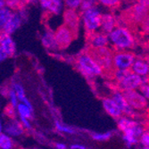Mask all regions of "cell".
Returning <instances> with one entry per match:
<instances>
[{
	"label": "cell",
	"mask_w": 149,
	"mask_h": 149,
	"mask_svg": "<svg viewBox=\"0 0 149 149\" xmlns=\"http://www.w3.org/2000/svg\"><path fill=\"white\" fill-rule=\"evenodd\" d=\"M90 57L96 62L102 69L103 74L104 73L107 76H112L114 72V68L113 64V52L111 48L107 47L98 48V49H91L88 48L86 51Z\"/></svg>",
	"instance_id": "1"
},
{
	"label": "cell",
	"mask_w": 149,
	"mask_h": 149,
	"mask_svg": "<svg viewBox=\"0 0 149 149\" xmlns=\"http://www.w3.org/2000/svg\"><path fill=\"white\" fill-rule=\"evenodd\" d=\"M108 40H110L118 51H126L131 49L135 46L134 36L127 27H116V28L108 34Z\"/></svg>",
	"instance_id": "2"
},
{
	"label": "cell",
	"mask_w": 149,
	"mask_h": 149,
	"mask_svg": "<svg viewBox=\"0 0 149 149\" xmlns=\"http://www.w3.org/2000/svg\"><path fill=\"white\" fill-rule=\"evenodd\" d=\"M76 63L79 72L87 78H92L103 74L100 66L90 57L86 51L78 56Z\"/></svg>",
	"instance_id": "3"
},
{
	"label": "cell",
	"mask_w": 149,
	"mask_h": 149,
	"mask_svg": "<svg viewBox=\"0 0 149 149\" xmlns=\"http://www.w3.org/2000/svg\"><path fill=\"white\" fill-rule=\"evenodd\" d=\"M148 1H139L138 4L131 6L125 13L126 17L123 20L131 24H142L148 20Z\"/></svg>",
	"instance_id": "4"
},
{
	"label": "cell",
	"mask_w": 149,
	"mask_h": 149,
	"mask_svg": "<svg viewBox=\"0 0 149 149\" xmlns=\"http://www.w3.org/2000/svg\"><path fill=\"white\" fill-rule=\"evenodd\" d=\"M101 15L102 13L97 6L81 12V15H79V16H81L83 20L84 27L88 31V34L96 32V31L100 28Z\"/></svg>",
	"instance_id": "5"
},
{
	"label": "cell",
	"mask_w": 149,
	"mask_h": 149,
	"mask_svg": "<svg viewBox=\"0 0 149 149\" xmlns=\"http://www.w3.org/2000/svg\"><path fill=\"white\" fill-rule=\"evenodd\" d=\"M136 59L133 53L129 51H116L113 53V64L114 70H130Z\"/></svg>",
	"instance_id": "6"
},
{
	"label": "cell",
	"mask_w": 149,
	"mask_h": 149,
	"mask_svg": "<svg viewBox=\"0 0 149 149\" xmlns=\"http://www.w3.org/2000/svg\"><path fill=\"white\" fill-rule=\"evenodd\" d=\"M121 93L128 104L134 111H144L147 108V100L137 90H125Z\"/></svg>",
	"instance_id": "7"
},
{
	"label": "cell",
	"mask_w": 149,
	"mask_h": 149,
	"mask_svg": "<svg viewBox=\"0 0 149 149\" xmlns=\"http://www.w3.org/2000/svg\"><path fill=\"white\" fill-rule=\"evenodd\" d=\"M54 34H55V38L58 49L66 48L73 41V38H75V35L64 25L60 26L56 31V32H54Z\"/></svg>",
	"instance_id": "8"
},
{
	"label": "cell",
	"mask_w": 149,
	"mask_h": 149,
	"mask_svg": "<svg viewBox=\"0 0 149 149\" xmlns=\"http://www.w3.org/2000/svg\"><path fill=\"white\" fill-rule=\"evenodd\" d=\"M144 82H145V79L142 77L135 74L131 72L130 74H128L123 80H121L120 82L117 83V85L120 92H123L125 90H136Z\"/></svg>",
	"instance_id": "9"
},
{
	"label": "cell",
	"mask_w": 149,
	"mask_h": 149,
	"mask_svg": "<svg viewBox=\"0 0 149 149\" xmlns=\"http://www.w3.org/2000/svg\"><path fill=\"white\" fill-rule=\"evenodd\" d=\"M25 15H26V12L23 11V9H21L17 12H13V15L11 16V18L6 24L2 32L8 34V35L13 34L16 30H18L19 27L22 25L23 20L25 19Z\"/></svg>",
	"instance_id": "10"
},
{
	"label": "cell",
	"mask_w": 149,
	"mask_h": 149,
	"mask_svg": "<svg viewBox=\"0 0 149 149\" xmlns=\"http://www.w3.org/2000/svg\"><path fill=\"white\" fill-rule=\"evenodd\" d=\"M63 20H64L63 25L67 27L76 37L79 31V27L80 23L79 15L76 11L65 9L63 13Z\"/></svg>",
	"instance_id": "11"
},
{
	"label": "cell",
	"mask_w": 149,
	"mask_h": 149,
	"mask_svg": "<svg viewBox=\"0 0 149 149\" xmlns=\"http://www.w3.org/2000/svg\"><path fill=\"white\" fill-rule=\"evenodd\" d=\"M112 99L115 102V104L118 105L120 110L121 111V113H123L126 117L132 118L136 115V113L132 109V108L128 104L127 101L125 100L123 93L119 90H115L113 93Z\"/></svg>",
	"instance_id": "12"
},
{
	"label": "cell",
	"mask_w": 149,
	"mask_h": 149,
	"mask_svg": "<svg viewBox=\"0 0 149 149\" xmlns=\"http://www.w3.org/2000/svg\"><path fill=\"white\" fill-rule=\"evenodd\" d=\"M88 43L89 48L91 49H98L107 47L109 44L107 35L102 32H93L88 36Z\"/></svg>",
	"instance_id": "13"
},
{
	"label": "cell",
	"mask_w": 149,
	"mask_h": 149,
	"mask_svg": "<svg viewBox=\"0 0 149 149\" xmlns=\"http://www.w3.org/2000/svg\"><path fill=\"white\" fill-rule=\"evenodd\" d=\"M117 27V20L112 13H102L100 28L102 33L109 34Z\"/></svg>",
	"instance_id": "14"
},
{
	"label": "cell",
	"mask_w": 149,
	"mask_h": 149,
	"mask_svg": "<svg viewBox=\"0 0 149 149\" xmlns=\"http://www.w3.org/2000/svg\"><path fill=\"white\" fill-rule=\"evenodd\" d=\"M0 47L6 52L8 57L13 56L16 51L15 44L13 42L11 35L6 34L4 32H0Z\"/></svg>",
	"instance_id": "15"
},
{
	"label": "cell",
	"mask_w": 149,
	"mask_h": 149,
	"mask_svg": "<svg viewBox=\"0 0 149 149\" xmlns=\"http://www.w3.org/2000/svg\"><path fill=\"white\" fill-rule=\"evenodd\" d=\"M102 103H103V107H104V111L110 116H112L117 120L120 117L123 116V113H121V111L120 110V108L118 107V105L115 104V102L112 98L104 97V98H103Z\"/></svg>",
	"instance_id": "16"
},
{
	"label": "cell",
	"mask_w": 149,
	"mask_h": 149,
	"mask_svg": "<svg viewBox=\"0 0 149 149\" xmlns=\"http://www.w3.org/2000/svg\"><path fill=\"white\" fill-rule=\"evenodd\" d=\"M3 130L6 132L5 134H6L9 137H19L24 132V129L22 126L21 123L15 120H13L7 123Z\"/></svg>",
	"instance_id": "17"
},
{
	"label": "cell",
	"mask_w": 149,
	"mask_h": 149,
	"mask_svg": "<svg viewBox=\"0 0 149 149\" xmlns=\"http://www.w3.org/2000/svg\"><path fill=\"white\" fill-rule=\"evenodd\" d=\"M131 72L135 74H137L140 77H146L149 71V66L147 61H145V59L142 58H137L135 59L131 68Z\"/></svg>",
	"instance_id": "18"
},
{
	"label": "cell",
	"mask_w": 149,
	"mask_h": 149,
	"mask_svg": "<svg viewBox=\"0 0 149 149\" xmlns=\"http://www.w3.org/2000/svg\"><path fill=\"white\" fill-rule=\"evenodd\" d=\"M40 6L43 9L49 11L51 13L59 15L63 10V2L61 0H41Z\"/></svg>",
	"instance_id": "19"
},
{
	"label": "cell",
	"mask_w": 149,
	"mask_h": 149,
	"mask_svg": "<svg viewBox=\"0 0 149 149\" xmlns=\"http://www.w3.org/2000/svg\"><path fill=\"white\" fill-rule=\"evenodd\" d=\"M41 41L43 46L49 50H56L58 49L57 44L56 42V38H55V34L52 31H47L42 38H41Z\"/></svg>",
	"instance_id": "20"
},
{
	"label": "cell",
	"mask_w": 149,
	"mask_h": 149,
	"mask_svg": "<svg viewBox=\"0 0 149 149\" xmlns=\"http://www.w3.org/2000/svg\"><path fill=\"white\" fill-rule=\"evenodd\" d=\"M138 123L136 120H132L131 118H129V117H126V116H121L118 119V121H117V124H118V129L120 130V131H125L126 130L128 129H130L132 128L133 126L136 125Z\"/></svg>",
	"instance_id": "21"
},
{
	"label": "cell",
	"mask_w": 149,
	"mask_h": 149,
	"mask_svg": "<svg viewBox=\"0 0 149 149\" xmlns=\"http://www.w3.org/2000/svg\"><path fill=\"white\" fill-rule=\"evenodd\" d=\"M13 12L6 6L0 9V32H2L6 24L13 15Z\"/></svg>",
	"instance_id": "22"
},
{
	"label": "cell",
	"mask_w": 149,
	"mask_h": 149,
	"mask_svg": "<svg viewBox=\"0 0 149 149\" xmlns=\"http://www.w3.org/2000/svg\"><path fill=\"white\" fill-rule=\"evenodd\" d=\"M17 113L19 114L20 117H23L26 119H31L32 118V114H33V110L29 108L27 105H25L22 103H19L17 107Z\"/></svg>",
	"instance_id": "23"
},
{
	"label": "cell",
	"mask_w": 149,
	"mask_h": 149,
	"mask_svg": "<svg viewBox=\"0 0 149 149\" xmlns=\"http://www.w3.org/2000/svg\"><path fill=\"white\" fill-rule=\"evenodd\" d=\"M13 146L15 144L11 137L7 136L5 133L0 135V149H13Z\"/></svg>",
	"instance_id": "24"
},
{
	"label": "cell",
	"mask_w": 149,
	"mask_h": 149,
	"mask_svg": "<svg viewBox=\"0 0 149 149\" xmlns=\"http://www.w3.org/2000/svg\"><path fill=\"white\" fill-rule=\"evenodd\" d=\"M26 2L23 1H16V0H9V1H6V6L8 7L10 10L13 11H19L21 9H23L24 4Z\"/></svg>",
	"instance_id": "25"
},
{
	"label": "cell",
	"mask_w": 149,
	"mask_h": 149,
	"mask_svg": "<svg viewBox=\"0 0 149 149\" xmlns=\"http://www.w3.org/2000/svg\"><path fill=\"white\" fill-rule=\"evenodd\" d=\"M113 136L112 131H107V132H103V133H92L91 137L94 140L97 141H107L109 140Z\"/></svg>",
	"instance_id": "26"
},
{
	"label": "cell",
	"mask_w": 149,
	"mask_h": 149,
	"mask_svg": "<svg viewBox=\"0 0 149 149\" xmlns=\"http://www.w3.org/2000/svg\"><path fill=\"white\" fill-rule=\"evenodd\" d=\"M12 89H13V91H15V93L16 94L17 98H18V100H19L20 102H21L23 98L26 97L24 88H23V87H22L20 83H17V82L13 83V85H12Z\"/></svg>",
	"instance_id": "27"
},
{
	"label": "cell",
	"mask_w": 149,
	"mask_h": 149,
	"mask_svg": "<svg viewBox=\"0 0 149 149\" xmlns=\"http://www.w3.org/2000/svg\"><path fill=\"white\" fill-rule=\"evenodd\" d=\"M55 126H56V129L60 131V132H63V133H67V134H74L75 133V130L72 129V127L70 126H67L65 124H63L60 121L56 120L55 123Z\"/></svg>",
	"instance_id": "28"
},
{
	"label": "cell",
	"mask_w": 149,
	"mask_h": 149,
	"mask_svg": "<svg viewBox=\"0 0 149 149\" xmlns=\"http://www.w3.org/2000/svg\"><path fill=\"white\" fill-rule=\"evenodd\" d=\"M130 72H131L130 70H115L113 77H114L115 80L117 81V83H119Z\"/></svg>",
	"instance_id": "29"
},
{
	"label": "cell",
	"mask_w": 149,
	"mask_h": 149,
	"mask_svg": "<svg viewBox=\"0 0 149 149\" xmlns=\"http://www.w3.org/2000/svg\"><path fill=\"white\" fill-rule=\"evenodd\" d=\"M97 4V2H95L93 0H84V1H81L79 7H80L81 12H84V11H87L93 7H96Z\"/></svg>",
	"instance_id": "30"
},
{
	"label": "cell",
	"mask_w": 149,
	"mask_h": 149,
	"mask_svg": "<svg viewBox=\"0 0 149 149\" xmlns=\"http://www.w3.org/2000/svg\"><path fill=\"white\" fill-rule=\"evenodd\" d=\"M81 1L80 0H66L64 1V5L67 7V9H70V10H73L75 11L77 8L79 7Z\"/></svg>",
	"instance_id": "31"
},
{
	"label": "cell",
	"mask_w": 149,
	"mask_h": 149,
	"mask_svg": "<svg viewBox=\"0 0 149 149\" xmlns=\"http://www.w3.org/2000/svg\"><path fill=\"white\" fill-rule=\"evenodd\" d=\"M8 97L10 98V105L13 106L16 110V107L19 104V100L17 98L16 94L15 93V91H13V89H10L8 91Z\"/></svg>",
	"instance_id": "32"
},
{
	"label": "cell",
	"mask_w": 149,
	"mask_h": 149,
	"mask_svg": "<svg viewBox=\"0 0 149 149\" xmlns=\"http://www.w3.org/2000/svg\"><path fill=\"white\" fill-rule=\"evenodd\" d=\"M99 3L106 7H109L112 9L117 8L118 6H120V1H117V0H102Z\"/></svg>",
	"instance_id": "33"
},
{
	"label": "cell",
	"mask_w": 149,
	"mask_h": 149,
	"mask_svg": "<svg viewBox=\"0 0 149 149\" xmlns=\"http://www.w3.org/2000/svg\"><path fill=\"white\" fill-rule=\"evenodd\" d=\"M139 88L140 90V94L147 100L149 98V87H148V83L147 82H144L143 84L140 85V87Z\"/></svg>",
	"instance_id": "34"
},
{
	"label": "cell",
	"mask_w": 149,
	"mask_h": 149,
	"mask_svg": "<svg viewBox=\"0 0 149 149\" xmlns=\"http://www.w3.org/2000/svg\"><path fill=\"white\" fill-rule=\"evenodd\" d=\"M140 143L142 144L143 147H148V145H149V134H148V131L146 130L139 139Z\"/></svg>",
	"instance_id": "35"
},
{
	"label": "cell",
	"mask_w": 149,
	"mask_h": 149,
	"mask_svg": "<svg viewBox=\"0 0 149 149\" xmlns=\"http://www.w3.org/2000/svg\"><path fill=\"white\" fill-rule=\"evenodd\" d=\"M5 113L11 119H15V109L11 105H8L6 110H5Z\"/></svg>",
	"instance_id": "36"
},
{
	"label": "cell",
	"mask_w": 149,
	"mask_h": 149,
	"mask_svg": "<svg viewBox=\"0 0 149 149\" xmlns=\"http://www.w3.org/2000/svg\"><path fill=\"white\" fill-rule=\"evenodd\" d=\"M20 120H21V124L22 126L23 127V129H26V130H30L31 128V121L30 120L26 119V118H23V117H20Z\"/></svg>",
	"instance_id": "37"
},
{
	"label": "cell",
	"mask_w": 149,
	"mask_h": 149,
	"mask_svg": "<svg viewBox=\"0 0 149 149\" xmlns=\"http://www.w3.org/2000/svg\"><path fill=\"white\" fill-rule=\"evenodd\" d=\"M7 58H8V56L6 54V52L0 47V62H3Z\"/></svg>",
	"instance_id": "38"
},
{
	"label": "cell",
	"mask_w": 149,
	"mask_h": 149,
	"mask_svg": "<svg viewBox=\"0 0 149 149\" xmlns=\"http://www.w3.org/2000/svg\"><path fill=\"white\" fill-rule=\"evenodd\" d=\"M71 149H87L85 146L83 145H79V144H73L70 146Z\"/></svg>",
	"instance_id": "39"
},
{
	"label": "cell",
	"mask_w": 149,
	"mask_h": 149,
	"mask_svg": "<svg viewBox=\"0 0 149 149\" xmlns=\"http://www.w3.org/2000/svg\"><path fill=\"white\" fill-rule=\"evenodd\" d=\"M56 149H67L66 145L63 144V143H56Z\"/></svg>",
	"instance_id": "40"
},
{
	"label": "cell",
	"mask_w": 149,
	"mask_h": 149,
	"mask_svg": "<svg viewBox=\"0 0 149 149\" xmlns=\"http://www.w3.org/2000/svg\"><path fill=\"white\" fill-rule=\"evenodd\" d=\"M6 7V1L5 0H0V9Z\"/></svg>",
	"instance_id": "41"
},
{
	"label": "cell",
	"mask_w": 149,
	"mask_h": 149,
	"mask_svg": "<svg viewBox=\"0 0 149 149\" xmlns=\"http://www.w3.org/2000/svg\"><path fill=\"white\" fill-rule=\"evenodd\" d=\"M3 133V125H2V123H1V120H0V135Z\"/></svg>",
	"instance_id": "42"
},
{
	"label": "cell",
	"mask_w": 149,
	"mask_h": 149,
	"mask_svg": "<svg viewBox=\"0 0 149 149\" xmlns=\"http://www.w3.org/2000/svg\"><path fill=\"white\" fill-rule=\"evenodd\" d=\"M142 149H149V148H148V147H143Z\"/></svg>",
	"instance_id": "43"
},
{
	"label": "cell",
	"mask_w": 149,
	"mask_h": 149,
	"mask_svg": "<svg viewBox=\"0 0 149 149\" xmlns=\"http://www.w3.org/2000/svg\"><path fill=\"white\" fill-rule=\"evenodd\" d=\"M18 149H28V148H18Z\"/></svg>",
	"instance_id": "44"
}]
</instances>
